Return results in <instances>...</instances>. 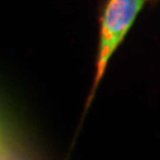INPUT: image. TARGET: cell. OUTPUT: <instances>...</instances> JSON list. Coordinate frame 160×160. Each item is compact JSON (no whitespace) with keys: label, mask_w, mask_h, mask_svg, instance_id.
Segmentation results:
<instances>
[{"label":"cell","mask_w":160,"mask_h":160,"mask_svg":"<svg viewBox=\"0 0 160 160\" xmlns=\"http://www.w3.org/2000/svg\"><path fill=\"white\" fill-rule=\"evenodd\" d=\"M145 0H109L101 18L97 67L92 94L101 81L109 58L129 31Z\"/></svg>","instance_id":"6da1fadb"}]
</instances>
